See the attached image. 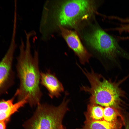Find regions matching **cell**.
<instances>
[{
	"label": "cell",
	"mask_w": 129,
	"mask_h": 129,
	"mask_svg": "<svg viewBox=\"0 0 129 129\" xmlns=\"http://www.w3.org/2000/svg\"><path fill=\"white\" fill-rule=\"evenodd\" d=\"M0 129H6L5 121H0Z\"/></svg>",
	"instance_id": "obj_13"
},
{
	"label": "cell",
	"mask_w": 129,
	"mask_h": 129,
	"mask_svg": "<svg viewBox=\"0 0 129 129\" xmlns=\"http://www.w3.org/2000/svg\"><path fill=\"white\" fill-rule=\"evenodd\" d=\"M92 27L83 36L89 47L113 66H120V57L129 60V54L119 45L115 38L100 27Z\"/></svg>",
	"instance_id": "obj_4"
},
{
	"label": "cell",
	"mask_w": 129,
	"mask_h": 129,
	"mask_svg": "<svg viewBox=\"0 0 129 129\" xmlns=\"http://www.w3.org/2000/svg\"><path fill=\"white\" fill-rule=\"evenodd\" d=\"M93 0H48L44 4L39 30L42 36L49 39L61 27L77 28L95 12Z\"/></svg>",
	"instance_id": "obj_1"
},
{
	"label": "cell",
	"mask_w": 129,
	"mask_h": 129,
	"mask_svg": "<svg viewBox=\"0 0 129 129\" xmlns=\"http://www.w3.org/2000/svg\"><path fill=\"white\" fill-rule=\"evenodd\" d=\"M66 102L64 99L57 107L40 103L32 116L24 123L25 129H64L62 122L66 111Z\"/></svg>",
	"instance_id": "obj_5"
},
{
	"label": "cell",
	"mask_w": 129,
	"mask_h": 129,
	"mask_svg": "<svg viewBox=\"0 0 129 129\" xmlns=\"http://www.w3.org/2000/svg\"><path fill=\"white\" fill-rule=\"evenodd\" d=\"M117 114L115 111L111 107H106L104 108L103 118L104 120L108 122H115Z\"/></svg>",
	"instance_id": "obj_11"
},
{
	"label": "cell",
	"mask_w": 129,
	"mask_h": 129,
	"mask_svg": "<svg viewBox=\"0 0 129 129\" xmlns=\"http://www.w3.org/2000/svg\"><path fill=\"white\" fill-rule=\"evenodd\" d=\"M59 30L68 46L78 57L81 63L84 64L89 63L91 55L83 46L77 33L61 27H59Z\"/></svg>",
	"instance_id": "obj_7"
},
{
	"label": "cell",
	"mask_w": 129,
	"mask_h": 129,
	"mask_svg": "<svg viewBox=\"0 0 129 129\" xmlns=\"http://www.w3.org/2000/svg\"><path fill=\"white\" fill-rule=\"evenodd\" d=\"M15 39V36L12 37L8 49L0 61V96L6 93L14 83L15 74L12 66L17 47Z\"/></svg>",
	"instance_id": "obj_6"
},
{
	"label": "cell",
	"mask_w": 129,
	"mask_h": 129,
	"mask_svg": "<svg viewBox=\"0 0 129 129\" xmlns=\"http://www.w3.org/2000/svg\"><path fill=\"white\" fill-rule=\"evenodd\" d=\"M126 129H129V126L127 127Z\"/></svg>",
	"instance_id": "obj_14"
},
{
	"label": "cell",
	"mask_w": 129,
	"mask_h": 129,
	"mask_svg": "<svg viewBox=\"0 0 129 129\" xmlns=\"http://www.w3.org/2000/svg\"><path fill=\"white\" fill-rule=\"evenodd\" d=\"M116 122H110L104 120L90 121L87 124L86 129H117Z\"/></svg>",
	"instance_id": "obj_10"
},
{
	"label": "cell",
	"mask_w": 129,
	"mask_h": 129,
	"mask_svg": "<svg viewBox=\"0 0 129 129\" xmlns=\"http://www.w3.org/2000/svg\"><path fill=\"white\" fill-rule=\"evenodd\" d=\"M77 66L89 81L90 86H82L80 90L89 93L91 99L97 104L106 107L116 104L121 100L125 93L121 87V84L129 77V74L119 80L107 79L100 74L96 73L91 69L89 71Z\"/></svg>",
	"instance_id": "obj_3"
},
{
	"label": "cell",
	"mask_w": 129,
	"mask_h": 129,
	"mask_svg": "<svg viewBox=\"0 0 129 129\" xmlns=\"http://www.w3.org/2000/svg\"><path fill=\"white\" fill-rule=\"evenodd\" d=\"M40 83L47 90L51 98L58 97L64 89L62 83L54 74L48 70L45 72H41Z\"/></svg>",
	"instance_id": "obj_8"
},
{
	"label": "cell",
	"mask_w": 129,
	"mask_h": 129,
	"mask_svg": "<svg viewBox=\"0 0 129 129\" xmlns=\"http://www.w3.org/2000/svg\"><path fill=\"white\" fill-rule=\"evenodd\" d=\"M104 108L99 106L92 107L90 112V115L93 120H100L103 118Z\"/></svg>",
	"instance_id": "obj_12"
},
{
	"label": "cell",
	"mask_w": 129,
	"mask_h": 129,
	"mask_svg": "<svg viewBox=\"0 0 129 129\" xmlns=\"http://www.w3.org/2000/svg\"><path fill=\"white\" fill-rule=\"evenodd\" d=\"M15 97L14 96L10 99L0 101V121L8 120L11 115L27 103L26 100H24L14 103Z\"/></svg>",
	"instance_id": "obj_9"
},
{
	"label": "cell",
	"mask_w": 129,
	"mask_h": 129,
	"mask_svg": "<svg viewBox=\"0 0 129 129\" xmlns=\"http://www.w3.org/2000/svg\"><path fill=\"white\" fill-rule=\"evenodd\" d=\"M25 33V42L21 40L17 58L16 68L20 84L14 96L18 101L26 100L32 107L40 103L42 94L39 86L41 72L38 52L35 50L33 56L31 52L30 39L33 34L31 32Z\"/></svg>",
	"instance_id": "obj_2"
}]
</instances>
